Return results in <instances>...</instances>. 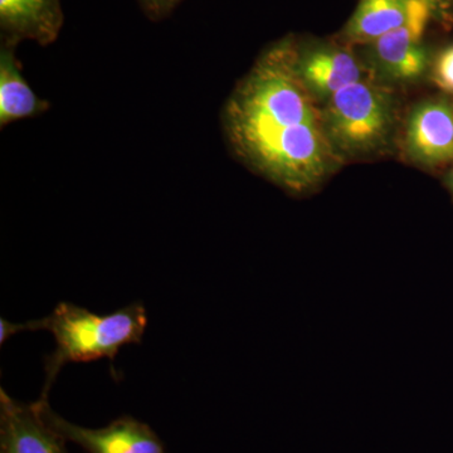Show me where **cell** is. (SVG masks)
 Masks as SVG:
<instances>
[{"instance_id": "6da1fadb", "label": "cell", "mask_w": 453, "mask_h": 453, "mask_svg": "<svg viewBox=\"0 0 453 453\" xmlns=\"http://www.w3.org/2000/svg\"><path fill=\"white\" fill-rule=\"evenodd\" d=\"M297 58L290 42L267 50L229 98L225 124L244 162L288 192L303 195L329 177L339 151Z\"/></svg>"}, {"instance_id": "7a4b0ae2", "label": "cell", "mask_w": 453, "mask_h": 453, "mask_svg": "<svg viewBox=\"0 0 453 453\" xmlns=\"http://www.w3.org/2000/svg\"><path fill=\"white\" fill-rule=\"evenodd\" d=\"M29 332L47 330L56 349L46 357L42 398H49L50 387L65 365L92 360H113L125 345L142 342L148 314L140 303H130L110 315H97L81 306L61 303L52 314L28 321Z\"/></svg>"}, {"instance_id": "3957f363", "label": "cell", "mask_w": 453, "mask_h": 453, "mask_svg": "<svg viewBox=\"0 0 453 453\" xmlns=\"http://www.w3.org/2000/svg\"><path fill=\"white\" fill-rule=\"evenodd\" d=\"M323 118L336 150L359 155L377 150L387 142L395 111L383 88L360 80L327 98Z\"/></svg>"}, {"instance_id": "277c9868", "label": "cell", "mask_w": 453, "mask_h": 453, "mask_svg": "<svg viewBox=\"0 0 453 453\" xmlns=\"http://www.w3.org/2000/svg\"><path fill=\"white\" fill-rule=\"evenodd\" d=\"M44 421L65 441L81 446L88 453H166L150 426L130 416H122L104 428H85L65 421L50 408L49 398L37 402Z\"/></svg>"}, {"instance_id": "5b68a950", "label": "cell", "mask_w": 453, "mask_h": 453, "mask_svg": "<svg viewBox=\"0 0 453 453\" xmlns=\"http://www.w3.org/2000/svg\"><path fill=\"white\" fill-rule=\"evenodd\" d=\"M432 11L426 0H411L404 25L375 41V58L392 79L411 81L427 68V55L421 41L431 20Z\"/></svg>"}, {"instance_id": "8992f818", "label": "cell", "mask_w": 453, "mask_h": 453, "mask_svg": "<svg viewBox=\"0 0 453 453\" xmlns=\"http://www.w3.org/2000/svg\"><path fill=\"white\" fill-rule=\"evenodd\" d=\"M65 442L35 402L20 403L0 389V453H67Z\"/></svg>"}, {"instance_id": "52a82bcc", "label": "cell", "mask_w": 453, "mask_h": 453, "mask_svg": "<svg viewBox=\"0 0 453 453\" xmlns=\"http://www.w3.org/2000/svg\"><path fill=\"white\" fill-rule=\"evenodd\" d=\"M405 151L413 162L440 165L453 159V107L443 101H426L408 118Z\"/></svg>"}, {"instance_id": "ba28073f", "label": "cell", "mask_w": 453, "mask_h": 453, "mask_svg": "<svg viewBox=\"0 0 453 453\" xmlns=\"http://www.w3.org/2000/svg\"><path fill=\"white\" fill-rule=\"evenodd\" d=\"M297 71L314 96L329 98L363 80V67L347 50L323 49L297 58Z\"/></svg>"}, {"instance_id": "9c48e42d", "label": "cell", "mask_w": 453, "mask_h": 453, "mask_svg": "<svg viewBox=\"0 0 453 453\" xmlns=\"http://www.w3.org/2000/svg\"><path fill=\"white\" fill-rule=\"evenodd\" d=\"M0 22L13 40L49 44L61 27V9L58 0H0Z\"/></svg>"}, {"instance_id": "30bf717a", "label": "cell", "mask_w": 453, "mask_h": 453, "mask_svg": "<svg viewBox=\"0 0 453 453\" xmlns=\"http://www.w3.org/2000/svg\"><path fill=\"white\" fill-rule=\"evenodd\" d=\"M49 103L33 92L14 55L13 44L0 52V127L33 118L49 110Z\"/></svg>"}, {"instance_id": "8fae6325", "label": "cell", "mask_w": 453, "mask_h": 453, "mask_svg": "<svg viewBox=\"0 0 453 453\" xmlns=\"http://www.w3.org/2000/svg\"><path fill=\"white\" fill-rule=\"evenodd\" d=\"M410 7L411 0H359L345 27L344 37L353 43L372 44L403 26Z\"/></svg>"}, {"instance_id": "7c38bea8", "label": "cell", "mask_w": 453, "mask_h": 453, "mask_svg": "<svg viewBox=\"0 0 453 453\" xmlns=\"http://www.w3.org/2000/svg\"><path fill=\"white\" fill-rule=\"evenodd\" d=\"M434 80L438 88L453 94V46L447 47L438 56L434 65Z\"/></svg>"}, {"instance_id": "4fadbf2b", "label": "cell", "mask_w": 453, "mask_h": 453, "mask_svg": "<svg viewBox=\"0 0 453 453\" xmlns=\"http://www.w3.org/2000/svg\"><path fill=\"white\" fill-rule=\"evenodd\" d=\"M434 19L449 23L453 19V0H426Z\"/></svg>"}, {"instance_id": "5bb4252c", "label": "cell", "mask_w": 453, "mask_h": 453, "mask_svg": "<svg viewBox=\"0 0 453 453\" xmlns=\"http://www.w3.org/2000/svg\"><path fill=\"white\" fill-rule=\"evenodd\" d=\"M142 2L144 3L145 8L151 13L163 14L174 7L179 0H142Z\"/></svg>"}, {"instance_id": "9a60e30c", "label": "cell", "mask_w": 453, "mask_h": 453, "mask_svg": "<svg viewBox=\"0 0 453 453\" xmlns=\"http://www.w3.org/2000/svg\"><path fill=\"white\" fill-rule=\"evenodd\" d=\"M449 190H451L452 195H453V172L451 173V175H449Z\"/></svg>"}]
</instances>
